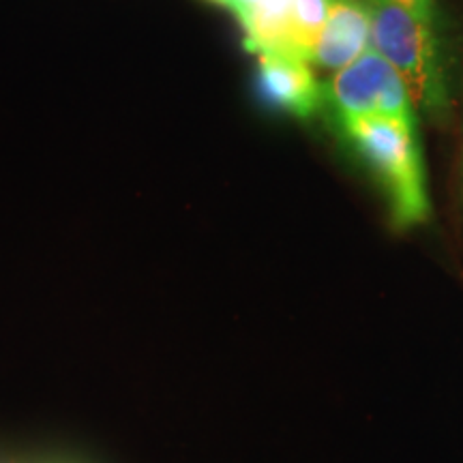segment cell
Returning <instances> with one entry per match:
<instances>
[{
	"instance_id": "cell-7",
	"label": "cell",
	"mask_w": 463,
	"mask_h": 463,
	"mask_svg": "<svg viewBox=\"0 0 463 463\" xmlns=\"http://www.w3.org/2000/svg\"><path fill=\"white\" fill-rule=\"evenodd\" d=\"M331 0H297L292 22V37H289V50L294 58L311 62L316 54L317 42H320L324 24H326Z\"/></svg>"
},
{
	"instance_id": "cell-8",
	"label": "cell",
	"mask_w": 463,
	"mask_h": 463,
	"mask_svg": "<svg viewBox=\"0 0 463 463\" xmlns=\"http://www.w3.org/2000/svg\"><path fill=\"white\" fill-rule=\"evenodd\" d=\"M395 3L402 5L408 14H412L422 24L433 26V22H436V0H395Z\"/></svg>"
},
{
	"instance_id": "cell-6",
	"label": "cell",
	"mask_w": 463,
	"mask_h": 463,
	"mask_svg": "<svg viewBox=\"0 0 463 463\" xmlns=\"http://www.w3.org/2000/svg\"><path fill=\"white\" fill-rule=\"evenodd\" d=\"M294 7L297 0H260L251 14L241 22L247 33V48L258 54L292 56L289 37H292Z\"/></svg>"
},
{
	"instance_id": "cell-9",
	"label": "cell",
	"mask_w": 463,
	"mask_h": 463,
	"mask_svg": "<svg viewBox=\"0 0 463 463\" xmlns=\"http://www.w3.org/2000/svg\"><path fill=\"white\" fill-rule=\"evenodd\" d=\"M215 3H219L225 9H230L232 14L242 22L249 14H251V9L256 7L260 0H215Z\"/></svg>"
},
{
	"instance_id": "cell-3",
	"label": "cell",
	"mask_w": 463,
	"mask_h": 463,
	"mask_svg": "<svg viewBox=\"0 0 463 463\" xmlns=\"http://www.w3.org/2000/svg\"><path fill=\"white\" fill-rule=\"evenodd\" d=\"M324 101L337 118L352 116H391L414 120V106L395 67L372 45L352 65L341 69L324 86Z\"/></svg>"
},
{
	"instance_id": "cell-5",
	"label": "cell",
	"mask_w": 463,
	"mask_h": 463,
	"mask_svg": "<svg viewBox=\"0 0 463 463\" xmlns=\"http://www.w3.org/2000/svg\"><path fill=\"white\" fill-rule=\"evenodd\" d=\"M260 89L273 106L307 118L322 106L324 86L309 62L292 56L260 54Z\"/></svg>"
},
{
	"instance_id": "cell-1",
	"label": "cell",
	"mask_w": 463,
	"mask_h": 463,
	"mask_svg": "<svg viewBox=\"0 0 463 463\" xmlns=\"http://www.w3.org/2000/svg\"><path fill=\"white\" fill-rule=\"evenodd\" d=\"M341 129L358 157L378 178L397 225L422 223L430 215L425 164L416 120L391 116L341 118Z\"/></svg>"
},
{
	"instance_id": "cell-4",
	"label": "cell",
	"mask_w": 463,
	"mask_h": 463,
	"mask_svg": "<svg viewBox=\"0 0 463 463\" xmlns=\"http://www.w3.org/2000/svg\"><path fill=\"white\" fill-rule=\"evenodd\" d=\"M372 45V17L364 0H331L326 24L311 62L341 71Z\"/></svg>"
},
{
	"instance_id": "cell-2",
	"label": "cell",
	"mask_w": 463,
	"mask_h": 463,
	"mask_svg": "<svg viewBox=\"0 0 463 463\" xmlns=\"http://www.w3.org/2000/svg\"><path fill=\"white\" fill-rule=\"evenodd\" d=\"M372 17V48L402 75L414 108L439 116L447 84L433 26L422 24L395 0H364Z\"/></svg>"
}]
</instances>
